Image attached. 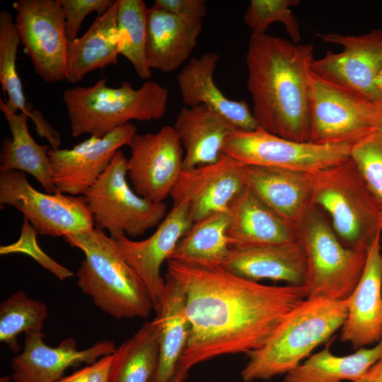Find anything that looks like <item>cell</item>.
<instances>
[{"label": "cell", "instance_id": "cell-15", "mask_svg": "<svg viewBox=\"0 0 382 382\" xmlns=\"http://www.w3.org/2000/svg\"><path fill=\"white\" fill-rule=\"evenodd\" d=\"M137 133L136 126L129 122L103 137L91 136L71 149H50L48 156L57 191L83 195L108 168L117 151L128 145Z\"/></svg>", "mask_w": 382, "mask_h": 382}, {"label": "cell", "instance_id": "cell-26", "mask_svg": "<svg viewBox=\"0 0 382 382\" xmlns=\"http://www.w3.org/2000/svg\"><path fill=\"white\" fill-rule=\"evenodd\" d=\"M154 310L159 332L158 359L151 382H170L187 344L190 325L184 291L168 274L165 276L163 291Z\"/></svg>", "mask_w": 382, "mask_h": 382}, {"label": "cell", "instance_id": "cell-43", "mask_svg": "<svg viewBox=\"0 0 382 382\" xmlns=\"http://www.w3.org/2000/svg\"><path fill=\"white\" fill-rule=\"evenodd\" d=\"M376 132L382 134V112L378 121Z\"/></svg>", "mask_w": 382, "mask_h": 382}, {"label": "cell", "instance_id": "cell-12", "mask_svg": "<svg viewBox=\"0 0 382 382\" xmlns=\"http://www.w3.org/2000/svg\"><path fill=\"white\" fill-rule=\"evenodd\" d=\"M324 42L337 44L342 51L328 50L320 59H314L311 71L320 79L359 93L369 100L382 102V93L376 84L382 69V30L352 35L329 33L318 35Z\"/></svg>", "mask_w": 382, "mask_h": 382}, {"label": "cell", "instance_id": "cell-25", "mask_svg": "<svg viewBox=\"0 0 382 382\" xmlns=\"http://www.w3.org/2000/svg\"><path fill=\"white\" fill-rule=\"evenodd\" d=\"M202 29V23H188L162 8H149L146 59L149 69H177L190 57Z\"/></svg>", "mask_w": 382, "mask_h": 382}, {"label": "cell", "instance_id": "cell-42", "mask_svg": "<svg viewBox=\"0 0 382 382\" xmlns=\"http://www.w3.org/2000/svg\"><path fill=\"white\" fill-rule=\"evenodd\" d=\"M376 84L378 88L382 93V69H381L380 72L378 73V76L376 77Z\"/></svg>", "mask_w": 382, "mask_h": 382}, {"label": "cell", "instance_id": "cell-24", "mask_svg": "<svg viewBox=\"0 0 382 382\" xmlns=\"http://www.w3.org/2000/svg\"><path fill=\"white\" fill-rule=\"evenodd\" d=\"M228 214L230 248L297 241L295 226L274 212L246 187L232 201Z\"/></svg>", "mask_w": 382, "mask_h": 382}, {"label": "cell", "instance_id": "cell-17", "mask_svg": "<svg viewBox=\"0 0 382 382\" xmlns=\"http://www.w3.org/2000/svg\"><path fill=\"white\" fill-rule=\"evenodd\" d=\"M187 205L173 204L171 209L147 238L134 241L126 236L113 239L122 256L135 270L157 306L165 286L161 269L168 261L178 242L191 226Z\"/></svg>", "mask_w": 382, "mask_h": 382}, {"label": "cell", "instance_id": "cell-27", "mask_svg": "<svg viewBox=\"0 0 382 382\" xmlns=\"http://www.w3.org/2000/svg\"><path fill=\"white\" fill-rule=\"evenodd\" d=\"M0 110L6 118L11 133V137L1 141L0 172L18 170L33 175L47 191H57L52 178L48 145H40L29 132L28 120L23 113L11 111L0 100Z\"/></svg>", "mask_w": 382, "mask_h": 382}, {"label": "cell", "instance_id": "cell-6", "mask_svg": "<svg viewBox=\"0 0 382 382\" xmlns=\"http://www.w3.org/2000/svg\"><path fill=\"white\" fill-rule=\"evenodd\" d=\"M295 229L306 257V299H347L363 274L369 248L342 244L325 212L313 204Z\"/></svg>", "mask_w": 382, "mask_h": 382}, {"label": "cell", "instance_id": "cell-23", "mask_svg": "<svg viewBox=\"0 0 382 382\" xmlns=\"http://www.w3.org/2000/svg\"><path fill=\"white\" fill-rule=\"evenodd\" d=\"M184 151L183 170L216 163L236 127L205 105L183 106L173 125Z\"/></svg>", "mask_w": 382, "mask_h": 382}, {"label": "cell", "instance_id": "cell-5", "mask_svg": "<svg viewBox=\"0 0 382 382\" xmlns=\"http://www.w3.org/2000/svg\"><path fill=\"white\" fill-rule=\"evenodd\" d=\"M107 78L92 86L66 89L62 100L67 110L71 134L103 137L131 120L151 121L164 115L168 90L156 81L134 89L128 81L109 87Z\"/></svg>", "mask_w": 382, "mask_h": 382}, {"label": "cell", "instance_id": "cell-4", "mask_svg": "<svg viewBox=\"0 0 382 382\" xmlns=\"http://www.w3.org/2000/svg\"><path fill=\"white\" fill-rule=\"evenodd\" d=\"M347 316V299H306L263 346L245 354L248 361L241 373L242 381L269 380L290 372L341 329Z\"/></svg>", "mask_w": 382, "mask_h": 382}, {"label": "cell", "instance_id": "cell-41", "mask_svg": "<svg viewBox=\"0 0 382 382\" xmlns=\"http://www.w3.org/2000/svg\"><path fill=\"white\" fill-rule=\"evenodd\" d=\"M187 375V372H185L184 371L181 370L180 369L178 368L176 373L170 382H183L186 376Z\"/></svg>", "mask_w": 382, "mask_h": 382}, {"label": "cell", "instance_id": "cell-9", "mask_svg": "<svg viewBox=\"0 0 382 382\" xmlns=\"http://www.w3.org/2000/svg\"><path fill=\"white\" fill-rule=\"evenodd\" d=\"M309 142L354 144L376 132L382 102L328 83L311 71Z\"/></svg>", "mask_w": 382, "mask_h": 382}, {"label": "cell", "instance_id": "cell-35", "mask_svg": "<svg viewBox=\"0 0 382 382\" xmlns=\"http://www.w3.org/2000/svg\"><path fill=\"white\" fill-rule=\"evenodd\" d=\"M300 0H251L243 15V21L253 34H265L269 25L282 23L291 41L299 44L301 31L299 22L291 8Z\"/></svg>", "mask_w": 382, "mask_h": 382}, {"label": "cell", "instance_id": "cell-44", "mask_svg": "<svg viewBox=\"0 0 382 382\" xmlns=\"http://www.w3.org/2000/svg\"><path fill=\"white\" fill-rule=\"evenodd\" d=\"M380 224H381V227L382 229V213L381 212L380 214Z\"/></svg>", "mask_w": 382, "mask_h": 382}, {"label": "cell", "instance_id": "cell-16", "mask_svg": "<svg viewBox=\"0 0 382 382\" xmlns=\"http://www.w3.org/2000/svg\"><path fill=\"white\" fill-rule=\"evenodd\" d=\"M245 187L243 166L224 154L214 163L183 170L170 197L173 204L187 205L193 223L214 213L228 212Z\"/></svg>", "mask_w": 382, "mask_h": 382}, {"label": "cell", "instance_id": "cell-19", "mask_svg": "<svg viewBox=\"0 0 382 382\" xmlns=\"http://www.w3.org/2000/svg\"><path fill=\"white\" fill-rule=\"evenodd\" d=\"M380 231L368 250L365 267L352 294L347 299V316L340 340L358 349L382 339V248Z\"/></svg>", "mask_w": 382, "mask_h": 382}, {"label": "cell", "instance_id": "cell-7", "mask_svg": "<svg viewBox=\"0 0 382 382\" xmlns=\"http://www.w3.org/2000/svg\"><path fill=\"white\" fill-rule=\"evenodd\" d=\"M311 177L312 203L328 215L342 244L369 248L382 231L381 212L352 158Z\"/></svg>", "mask_w": 382, "mask_h": 382}, {"label": "cell", "instance_id": "cell-2", "mask_svg": "<svg viewBox=\"0 0 382 382\" xmlns=\"http://www.w3.org/2000/svg\"><path fill=\"white\" fill-rule=\"evenodd\" d=\"M313 44L251 33L245 55L247 89L259 127L278 137L309 142Z\"/></svg>", "mask_w": 382, "mask_h": 382}, {"label": "cell", "instance_id": "cell-40", "mask_svg": "<svg viewBox=\"0 0 382 382\" xmlns=\"http://www.w3.org/2000/svg\"><path fill=\"white\" fill-rule=\"evenodd\" d=\"M354 382H382V357Z\"/></svg>", "mask_w": 382, "mask_h": 382}, {"label": "cell", "instance_id": "cell-21", "mask_svg": "<svg viewBox=\"0 0 382 382\" xmlns=\"http://www.w3.org/2000/svg\"><path fill=\"white\" fill-rule=\"evenodd\" d=\"M243 174L245 187L294 226L313 205L311 173L276 167L243 166Z\"/></svg>", "mask_w": 382, "mask_h": 382}, {"label": "cell", "instance_id": "cell-14", "mask_svg": "<svg viewBox=\"0 0 382 382\" xmlns=\"http://www.w3.org/2000/svg\"><path fill=\"white\" fill-rule=\"evenodd\" d=\"M128 146L127 178L133 190L150 201L164 202L183 170L184 151L173 127L137 133Z\"/></svg>", "mask_w": 382, "mask_h": 382}, {"label": "cell", "instance_id": "cell-36", "mask_svg": "<svg viewBox=\"0 0 382 382\" xmlns=\"http://www.w3.org/2000/svg\"><path fill=\"white\" fill-rule=\"evenodd\" d=\"M350 158L382 213V134L374 132L354 143Z\"/></svg>", "mask_w": 382, "mask_h": 382}, {"label": "cell", "instance_id": "cell-38", "mask_svg": "<svg viewBox=\"0 0 382 382\" xmlns=\"http://www.w3.org/2000/svg\"><path fill=\"white\" fill-rule=\"evenodd\" d=\"M191 23H200L207 8L204 0H156L153 5Z\"/></svg>", "mask_w": 382, "mask_h": 382}, {"label": "cell", "instance_id": "cell-31", "mask_svg": "<svg viewBox=\"0 0 382 382\" xmlns=\"http://www.w3.org/2000/svg\"><path fill=\"white\" fill-rule=\"evenodd\" d=\"M159 332L147 321L112 353L108 382H151L158 359Z\"/></svg>", "mask_w": 382, "mask_h": 382}, {"label": "cell", "instance_id": "cell-34", "mask_svg": "<svg viewBox=\"0 0 382 382\" xmlns=\"http://www.w3.org/2000/svg\"><path fill=\"white\" fill-rule=\"evenodd\" d=\"M48 317L47 306L23 291L12 294L0 303V341L14 353L20 352L17 336L29 330H41Z\"/></svg>", "mask_w": 382, "mask_h": 382}, {"label": "cell", "instance_id": "cell-32", "mask_svg": "<svg viewBox=\"0 0 382 382\" xmlns=\"http://www.w3.org/2000/svg\"><path fill=\"white\" fill-rule=\"evenodd\" d=\"M21 39L13 20L12 13L6 10L0 12V81L4 93H6L7 107L17 113L26 114L36 125L44 127L47 121L38 110L33 109L26 101L21 79L16 69V56Z\"/></svg>", "mask_w": 382, "mask_h": 382}, {"label": "cell", "instance_id": "cell-1", "mask_svg": "<svg viewBox=\"0 0 382 382\" xmlns=\"http://www.w3.org/2000/svg\"><path fill=\"white\" fill-rule=\"evenodd\" d=\"M166 274L182 287L190 330L178 367L218 356L246 354L265 345L287 315L307 298L305 287L270 286L221 266L167 261Z\"/></svg>", "mask_w": 382, "mask_h": 382}, {"label": "cell", "instance_id": "cell-11", "mask_svg": "<svg viewBox=\"0 0 382 382\" xmlns=\"http://www.w3.org/2000/svg\"><path fill=\"white\" fill-rule=\"evenodd\" d=\"M0 204L13 207L23 214L40 235L64 237L94 228L93 216L83 195L60 192L43 193L18 170L0 172Z\"/></svg>", "mask_w": 382, "mask_h": 382}, {"label": "cell", "instance_id": "cell-30", "mask_svg": "<svg viewBox=\"0 0 382 382\" xmlns=\"http://www.w3.org/2000/svg\"><path fill=\"white\" fill-rule=\"evenodd\" d=\"M228 222V212L214 213L193 222L169 260L194 266H221L231 249Z\"/></svg>", "mask_w": 382, "mask_h": 382}, {"label": "cell", "instance_id": "cell-45", "mask_svg": "<svg viewBox=\"0 0 382 382\" xmlns=\"http://www.w3.org/2000/svg\"><path fill=\"white\" fill-rule=\"evenodd\" d=\"M381 248H382V241H381Z\"/></svg>", "mask_w": 382, "mask_h": 382}, {"label": "cell", "instance_id": "cell-22", "mask_svg": "<svg viewBox=\"0 0 382 382\" xmlns=\"http://www.w3.org/2000/svg\"><path fill=\"white\" fill-rule=\"evenodd\" d=\"M219 61L216 52L192 58L178 75L177 81L185 106L205 105L223 116L237 129L252 131L259 125L244 100L225 96L216 85L214 73Z\"/></svg>", "mask_w": 382, "mask_h": 382}, {"label": "cell", "instance_id": "cell-33", "mask_svg": "<svg viewBox=\"0 0 382 382\" xmlns=\"http://www.w3.org/2000/svg\"><path fill=\"white\" fill-rule=\"evenodd\" d=\"M148 8L142 0H118V52L132 63L141 79H149L152 76L146 59Z\"/></svg>", "mask_w": 382, "mask_h": 382}, {"label": "cell", "instance_id": "cell-37", "mask_svg": "<svg viewBox=\"0 0 382 382\" xmlns=\"http://www.w3.org/2000/svg\"><path fill=\"white\" fill-rule=\"evenodd\" d=\"M66 21L67 37L72 42L78 37L81 23L92 12L98 16L106 13L116 2L115 0H58Z\"/></svg>", "mask_w": 382, "mask_h": 382}, {"label": "cell", "instance_id": "cell-29", "mask_svg": "<svg viewBox=\"0 0 382 382\" xmlns=\"http://www.w3.org/2000/svg\"><path fill=\"white\" fill-rule=\"evenodd\" d=\"M329 345L285 374L284 382H354L382 357V339L344 356L333 354Z\"/></svg>", "mask_w": 382, "mask_h": 382}, {"label": "cell", "instance_id": "cell-10", "mask_svg": "<svg viewBox=\"0 0 382 382\" xmlns=\"http://www.w3.org/2000/svg\"><path fill=\"white\" fill-rule=\"evenodd\" d=\"M352 144L299 142L258 127L252 131H233L225 141L223 154L243 166L276 167L312 174L350 158Z\"/></svg>", "mask_w": 382, "mask_h": 382}, {"label": "cell", "instance_id": "cell-39", "mask_svg": "<svg viewBox=\"0 0 382 382\" xmlns=\"http://www.w3.org/2000/svg\"><path fill=\"white\" fill-rule=\"evenodd\" d=\"M112 354L98 359L56 382H108Z\"/></svg>", "mask_w": 382, "mask_h": 382}, {"label": "cell", "instance_id": "cell-13", "mask_svg": "<svg viewBox=\"0 0 382 382\" xmlns=\"http://www.w3.org/2000/svg\"><path fill=\"white\" fill-rule=\"evenodd\" d=\"M15 24L35 73L45 82L65 80L69 40L58 0H18Z\"/></svg>", "mask_w": 382, "mask_h": 382}, {"label": "cell", "instance_id": "cell-3", "mask_svg": "<svg viewBox=\"0 0 382 382\" xmlns=\"http://www.w3.org/2000/svg\"><path fill=\"white\" fill-rule=\"evenodd\" d=\"M63 238L84 253L76 284L96 306L116 319L149 316L154 309L151 296L112 238L96 228Z\"/></svg>", "mask_w": 382, "mask_h": 382}, {"label": "cell", "instance_id": "cell-8", "mask_svg": "<svg viewBox=\"0 0 382 382\" xmlns=\"http://www.w3.org/2000/svg\"><path fill=\"white\" fill-rule=\"evenodd\" d=\"M127 158L122 150L97 181L83 194L95 228L107 230L112 239L137 237L158 226L167 214L165 202L139 195L127 182Z\"/></svg>", "mask_w": 382, "mask_h": 382}, {"label": "cell", "instance_id": "cell-18", "mask_svg": "<svg viewBox=\"0 0 382 382\" xmlns=\"http://www.w3.org/2000/svg\"><path fill=\"white\" fill-rule=\"evenodd\" d=\"M116 348L113 342L102 340L80 350L71 337L51 347L45 342L41 330H29L25 332L23 350L12 359L11 378L13 382H56L67 369L83 363L93 364L114 353Z\"/></svg>", "mask_w": 382, "mask_h": 382}, {"label": "cell", "instance_id": "cell-20", "mask_svg": "<svg viewBox=\"0 0 382 382\" xmlns=\"http://www.w3.org/2000/svg\"><path fill=\"white\" fill-rule=\"evenodd\" d=\"M221 267L246 279H270L305 287L307 263L298 241L263 245L231 248Z\"/></svg>", "mask_w": 382, "mask_h": 382}, {"label": "cell", "instance_id": "cell-28", "mask_svg": "<svg viewBox=\"0 0 382 382\" xmlns=\"http://www.w3.org/2000/svg\"><path fill=\"white\" fill-rule=\"evenodd\" d=\"M117 7L118 0L98 16L81 37L69 42L65 69L69 83H79L92 71L117 64Z\"/></svg>", "mask_w": 382, "mask_h": 382}]
</instances>
